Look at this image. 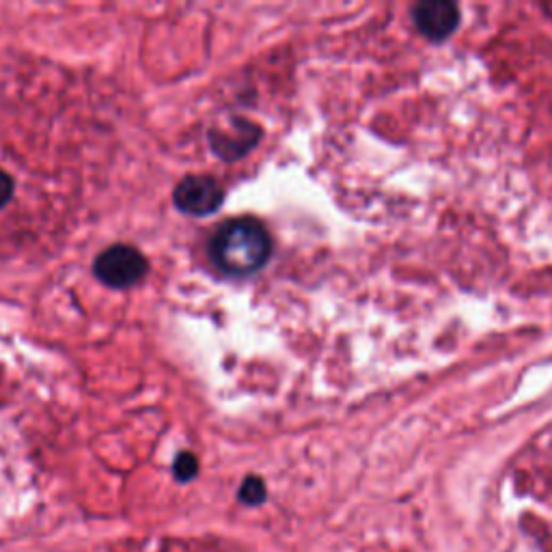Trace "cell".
<instances>
[{
	"label": "cell",
	"instance_id": "1",
	"mask_svg": "<svg viewBox=\"0 0 552 552\" xmlns=\"http://www.w3.org/2000/svg\"><path fill=\"white\" fill-rule=\"evenodd\" d=\"M272 242L264 225L251 218L229 220L210 242L214 264L231 276H248L266 266Z\"/></svg>",
	"mask_w": 552,
	"mask_h": 552
},
{
	"label": "cell",
	"instance_id": "2",
	"mask_svg": "<svg viewBox=\"0 0 552 552\" xmlns=\"http://www.w3.org/2000/svg\"><path fill=\"white\" fill-rule=\"evenodd\" d=\"M93 272L104 285L123 289L143 279L147 272V259L143 257V253H138L136 248L117 244L106 248V251L95 259Z\"/></svg>",
	"mask_w": 552,
	"mask_h": 552
},
{
	"label": "cell",
	"instance_id": "3",
	"mask_svg": "<svg viewBox=\"0 0 552 552\" xmlns=\"http://www.w3.org/2000/svg\"><path fill=\"white\" fill-rule=\"evenodd\" d=\"M175 205L190 216H210L223 205V188L207 175H190L175 188Z\"/></svg>",
	"mask_w": 552,
	"mask_h": 552
},
{
	"label": "cell",
	"instance_id": "4",
	"mask_svg": "<svg viewBox=\"0 0 552 552\" xmlns=\"http://www.w3.org/2000/svg\"><path fill=\"white\" fill-rule=\"evenodd\" d=\"M414 22L419 31L434 39H443L460 24V11L447 0H425L414 7Z\"/></svg>",
	"mask_w": 552,
	"mask_h": 552
},
{
	"label": "cell",
	"instance_id": "5",
	"mask_svg": "<svg viewBox=\"0 0 552 552\" xmlns=\"http://www.w3.org/2000/svg\"><path fill=\"white\" fill-rule=\"evenodd\" d=\"M240 499L246 505H261L266 501V486L259 477H248L240 488Z\"/></svg>",
	"mask_w": 552,
	"mask_h": 552
},
{
	"label": "cell",
	"instance_id": "6",
	"mask_svg": "<svg viewBox=\"0 0 552 552\" xmlns=\"http://www.w3.org/2000/svg\"><path fill=\"white\" fill-rule=\"evenodd\" d=\"M199 471V462L197 458L192 453H182V455H177V460H175V466H173V473L179 481H190L192 477L197 475Z\"/></svg>",
	"mask_w": 552,
	"mask_h": 552
},
{
	"label": "cell",
	"instance_id": "7",
	"mask_svg": "<svg viewBox=\"0 0 552 552\" xmlns=\"http://www.w3.org/2000/svg\"><path fill=\"white\" fill-rule=\"evenodd\" d=\"M13 195V179L0 169V207H5Z\"/></svg>",
	"mask_w": 552,
	"mask_h": 552
}]
</instances>
